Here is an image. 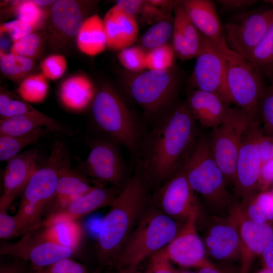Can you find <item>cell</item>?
I'll use <instances>...</instances> for the list:
<instances>
[{
	"mask_svg": "<svg viewBox=\"0 0 273 273\" xmlns=\"http://www.w3.org/2000/svg\"><path fill=\"white\" fill-rule=\"evenodd\" d=\"M255 273H273V269L264 267Z\"/></svg>",
	"mask_w": 273,
	"mask_h": 273,
	"instance_id": "cell-55",
	"label": "cell"
},
{
	"mask_svg": "<svg viewBox=\"0 0 273 273\" xmlns=\"http://www.w3.org/2000/svg\"><path fill=\"white\" fill-rule=\"evenodd\" d=\"M11 6L17 19L32 27L35 31L42 28L48 20L49 13L33 0L19 1L17 5Z\"/></svg>",
	"mask_w": 273,
	"mask_h": 273,
	"instance_id": "cell-36",
	"label": "cell"
},
{
	"mask_svg": "<svg viewBox=\"0 0 273 273\" xmlns=\"http://www.w3.org/2000/svg\"><path fill=\"white\" fill-rule=\"evenodd\" d=\"M200 208L191 214L175 237L165 247L171 261L183 267L200 269L216 266L208 259L204 243L197 230Z\"/></svg>",
	"mask_w": 273,
	"mask_h": 273,
	"instance_id": "cell-18",
	"label": "cell"
},
{
	"mask_svg": "<svg viewBox=\"0 0 273 273\" xmlns=\"http://www.w3.org/2000/svg\"><path fill=\"white\" fill-rule=\"evenodd\" d=\"M152 189L143 176L135 171L121 190L99 229L96 273L112 266L125 242L152 204Z\"/></svg>",
	"mask_w": 273,
	"mask_h": 273,
	"instance_id": "cell-2",
	"label": "cell"
},
{
	"mask_svg": "<svg viewBox=\"0 0 273 273\" xmlns=\"http://www.w3.org/2000/svg\"><path fill=\"white\" fill-rule=\"evenodd\" d=\"M155 190L152 195L153 203L165 214L178 222H185L200 206L199 199L187 178L183 164Z\"/></svg>",
	"mask_w": 273,
	"mask_h": 273,
	"instance_id": "cell-15",
	"label": "cell"
},
{
	"mask_svg": "<svg viewBox=\"0 0 273 273\" xmlns=\"http://www.w3.org/2000/svg\"><path fill=\"white\" fill-rule=\"evenodd\" d=\"M180 83V75L172 68L166 71L149 70L130 79L126 89L146 117L154 121L174 105Z\"/></svg>",
	"mask_w": 273,
	"mask_h": 273,
	"instance_id": "cell-7",
	"label": "cell"
},
{
	"mask_svg": "<svg viewBox=\"0 0 273 273\" xmlns=\"http://www.w3.org/2000/svg\"><path fill=\"white\" fill-rule=\"evenodd\" d=\"M171 262L164 247L149 258L148 269L152 273H182L176 269Z\"/></svg>",
	"mask_w": 273,
	"mask_h": 273,
	"instance_id": "cell-45",
	"label": "cell"
},
{
	"mask_svg": "<svg viewBox=\"0 0 273 273\" xmlns=\"http://www.w3.org/2000/svg\"><path fill=\"white\" fill-rule=\"evenodd\" d=\"M175 56L172 44L166 43L149 50L146 58V68L157 71L169 70L173 66Z\"/></svg>",
	"mask_w": 273,
	"mask_h": 273,
	"instance_id": "cell-40",
	"label": "cell"
},
{
	"mask_svg": "<svg viewBox=\"0 0 273 273\" xmlns=\"http://www.w3.org/2000/svg\"><path fill=\"white\" fill-rule=\"evenodd\" d=\"M147 52L140 46H131L119 52L118 59L120 63L127 70L139 72L147 69Z\"/></svg>",
	"mask_w": 273,
	"mask_h": 273,
	"instance_id": "cell-41",
	"label": "cell"
},
{
	"mask_svg": "<svg viewBox=\"0 0 273 273\" xmlns=\"http://www.w3.org/2000/svg\"><path fill=\"white\" fill-rule=\"evenodd\" d=\"M197 273H233L228 270H225L218 267H205L198 269Z\"/></svg>",
	"mask_w": 273,
	"mask_h": 273,
	"instance_id": "cell-53",
	"label": "cell"
},
{
	"mask_svg": "<svg viewBox=\"0 0 273 273\" xmlns=\"http://www.w3.org/2000/svg\"><path fill=\"white\" fill-rule=\"evenodd\" d=\"M273 181V160L262 165L259 185L266 188Z\"/></svg>",
	"mask_w": 273,
	"mask_h": 273,
	"instance_id": "cell-50",
	"label": "cell"
},
{
	"mask_svg": "<svg viewBox=\"0 0 273 273\" xmlns=\"http://www.w3.org/2000/svg\"><path fill=\"white\" fill-rule=\"evenodd\" d=\"M39 7L43 8L44 7L52 6L55 2L54 0H33Z\"/></svg>",
	"mask_w": 273,
	"mask_h": 273,
	"instance_id": "cell-54",
	"label": "cell"
},
{
	"mask_svg": "<svg viewBox=\"0 0 273 273\" xmlns=\"http://www.w3.org/2000/svg\"><path fill=\"white\" fill-rule=\"evenodd\" d=\"M259 115L263 123V132L273 137V83L266 85L259 102Z\"/></svg>",
	"mask_w": 273,
	"mask_h": 273,
	"instance_id": "cell-43",
	"label": "cell"
},
{
	"mask_svg": "<svg viewBox=\"0 0 273 273\" xmlns=\"http://www.w3.org/2000/svg\"><path fill=\"white\" fill-rule=\"evenodd\" d=\"M247 60L257 68L264 78L273 82V20Z\"/></svg>",
	"mask_w": 273,
	"mask_h": 273,
	"instance_id": "cell-31",
	"label": "cell"
},
{
	"mask_svg": "<svg viewBox=\"0 0 273 273\" xmlns=\"http://www.w3.org/2000/svg\"><path fill=\"white\" fill-rule=\"evenodd\" d=\"M138 273H152V272L150 270H149V269H147L146 270H145L144 272H140L139 271Z\"/></svg>",
	"mask_w": 273,
	"mask_h": 273,
	"instance_id": "cell-57",
	"label": "cell"
},
{
	"mask_svg": "<svg viewBox=\"0 0 273 273\" xmlns=\"http://www.w3.org/2000/svg\"><path fill=\"white\" fill-rule=\"evenodd\" d=\"M107 48L119 51L132 46L139 35L136 18L117 5L111 7L103 18Z\"/></svg>",
	"mask_w": 273,
	"mask_h": 273,
	"instance_id": "cell-25",
	"label": "cell"
},
{
	"mask_svg": "<svg viewBox=\"0 0 273 273\" xmlns=\"http://www.w3.org/2000/svg\"><path fill=\"white\" fill-rule=\"evenodd\" d=\"M91 2L57 0L51 6L47 38L52 49L60 51L76 41Z\"/></svg>",
	"mask_w": 273,
	"mask_h": 273,
	"instance_id": "cell-13",
	"label": "cell"
},
{
	"mask_svg": "<svg viewBox=\"0 0 273 273\" xmlns=\"http://www.w3.org/2000/svg\"><path fill=\"white\" fill-rule=\"evenodd\" d=\"M106 184L96 185L92 190L65 207L55 212L42 221L41 226L74 220L86 216L93 211L106 206H111L121 189Z\"/></svg>",
	"mask_w": 273,
	"mask_h": 273,
	"instance_id": "cell-21",
	"label": "cell"
},
{
	"mask_svg": "<svg viewBox=\"0 0 273 273\" xmlns=\"http://www.w3.org/2000/svg\"><path fill=\"white\" fill-rule=\"evenodd\" d=\"M79 169L89 178L122 189L130 177L117 142L107 136L96 139Z\"/></svg>",
	"mask_w": 273,
	"mask_h": 273,
	"instance_id": "cell-11",
	"label": "cell"
},
{
	"mask_svg": "<svg viewBox=\"0 0 273 273\" xmlns=\"http://www.w3.org/2000/svg\"><path fill=\"white\" fill-rule=\"evenodd\" d=\"M17 115H25L36 118L41 121L45 127L53 130L55 132H59L69 135L73 132L70 126L64 125L36 110L19 95L1 87V118Z\"/></svg>",
	"mask_w": 273,
	"mask_h": 273,
	"instance_id": "cell-27",
	"label": "cell"
},
{
	"mask_svg": "<svg viewBox=\"0 0 273 273\" xmlns=\"http://www.w3.org/2000/svg\"><path fill=\"white\" fill-rule=\"evenodd\" d=\"M55 132L46 127H41L33 132L21 136L0 135V161H8L19 154L25 147L34 143L47 134Z\"/></svg>",
	"mask_w": 273,
	"mask_h": 273,
	"instance_id": "cell-33",
	"label": "cell"
},
{
	"mask_svg": "<svg viewBox=\"0 0 273 273\" xmlns=\"http://www.w3.org/2000/svg\"><path fill=\"white\" fill-rule=\"evenodd\" d=\"M35 31L31 26L16 19L2 23L0 26V34H9L13 42L18 40Z\"/></svg>",
	"mask_w": 273,
	"mask_h": 273,
	"instance_id": "cell-46",
	"label": "cell"
},
{
	"mask_svg": "<svg viewBox=\"0 0 273 273\" xmlns=\"http://www.w3.org/2000/svg\"><path fill=\"white\" fill-rule=\"evenodd\" d=\"M183 166L192 189L202 200L201 209L209 215L228 216L236 199L228 190L225 176L211 153L207 136L198 135Z\"/></svg>",
	"mask_w": 273,
	"mask_h": 273,
	"instance_id": "cell-3",
	"label": "cell"
},
{
	"mask_svg": "<svg viewBox=\"0 0 273 273\" xmlns=\"http://www.w3.org/2000/svg\"><path fill=\"white\" fill-rule=\"evenodd\" d=\"M92 112L97 127L134 156L145 132L119 93L108 84L102 85L92 103Z\"/></svg>",
	"mask_w": 273,
	"mask_h": 273,
	"instance_id": "cell-5",
	"label": "cell"
},
{
	"mask_svg": "<svg viewBox=\"0 0 273 273\" xmlns=\"http://www.w3.org/2000/svg\"><path fill=\"white\" fill-rule=\"evenodd\" d=\"M35 68L34 60L0 51V70L5 77L13 81H20L31 72Z\"/></svg>",
	"mask_w": 273,
	"mask_h": 273,
	"instance_id": "cell-34",
	"label": "cell"
},
{
	"mask_svg": "<svg viewBox=\"0 0 273 273\" xmlns=\"http://www.w3.org/2000/svg\"><path fill=\"white\" fill-rule=\"evenodd\" d=\"M37 230L26 233L14 243L1 241L0 255L29 261L35 270L44 269L73 255L72 249L42 238Z\"/></svg>",
	"mask_w": 273,
	"mask_h": 273,
	"instance_id": "cell-16",
	"label": "cell"
},
{
	"mask_svg": "<svg viewBox=\"0 0 273 273\" xmlns=\"http://www.w3.org/2000/svg\"><path fill=\"white\" fill-rule=\"evenodd\" d=\"M46 39L47 38L45 32H32L13 42L10 53L34 60L42 53Z\"/></svg>",
	"mask_w": 273,
	"mask_h": 273,
	"instance_id": "cell-39",
	"label": "cell"
},
{
	"mask_svg": "<svg viewBox=\"0 0 273 273\" xmlns=\"http://www.w3.org/2000/svg\"><path fill=\"white\" fill-rule=\"evenodd\" d=\"M81 53L89 56L100 54L107 48L103 19L97 14L87 17L84 21L76 39Z\"/></svg>",
	"mask_w": 273,
	"mask_h": 273,
	"instance_id": "cell-29",
	"label": "cell"
},
{
	"mask_svg": "<svg viewBox=\"0 0 273 273\" xmlns=\"http://www.w3.org/2000/svg\"><path fill=\"white\" fill-rule=\"evenodd\" d=\"M100 184L104 183L89 178L79 168H72L67 155L59 170L56 191L45 206L42 215L47 217L65 207Z\"/></svg>",
	"mask_w": 273,
	"mask_h": 273,
	"instance_id": "cell-19",
	"label": "cell"
},
{
	"mask_svg": "<svg viewBox=\"0 0 273 273\" xmlns=\"http://www.w3.org/2000/svg\"><path fill=\"white\" fill-rule=\"evenodd\" d=\"M173 32V19L166 18L156 22L149 28L141 37L143 47L148 50L168 43L172 37Z\"/></svg>",
	"mask_w": 273,
	"mask_h": 273,
	"instance_id": "cell-38",
	"label": "cell"
},
{
	"mask_svg": "<svg viewBox=\"0 0 273 273\" xmlns=\"http://www.w3.org/2000/svg\"><path fill=\"white\" fill-rule=\"evenodd\" d=\"M240 205L244 215L253 222L263 223L273 220L272 192L255 194Z\"/></svg>",
	"mask_w": 273,
	"mask_h": 273,
	"instance_id": "cell-32",
	"label": "cell"
},
{
	"mask_svg": "<svg viewBox=\"0 0 273 273\" xmlns=\"http://www.w3.org/2000/svg\"><path fill=\"white\" fill-rule=\"evenodd\" d=\"M30 229L18 220L14 216L9 215L5 210L0 211L1 240H10L31 232Z\"/></svg>",
	"mask_w": 273,
	"mask_h": 273,
	"instance_id": "cell-44",
	"label": "cell"
},
{
	"mask_svg": "<svg viewBox=\"0 0 273 273\" xmlns=\"http://www.w3.org/2000/svg\"><path fill=\"white\" fill-rule=\"evenodd\" d=\"M230 213L236 222L241 242L240 273H249L254 258L261 255L266 246L273 240V227L268 222L258 223L246 218L237 200Z\"/></svg>",
	"mask_w": 273,
	"mask_h": 273,
	"instance_id": "cell-20",
	"label": "cell"
},
{
	"mask_svg": "<svg viewBox=\"0 0 273 273\" xmlns=\"http://www.w3.org/2000/svg\"><path fill=\"white\" fill-rule=\"evenodd\" d=\"M66 156L64 145L55 143L49 157L42 165L37 166L21 194L14 216L32 231L41 226L43 209L56 191L59 170Z\"/></svg>",
	"mask_w": 273,
	"mask_h": 273,
	"instance_id": "cell-6",
	"label": "cell"
},
{
	"mask_svg": "<svg viewBox=\"0 0 273 273\" xmlns=\"http://www.w3.org/2000/svg\"><path fill=\"white\" fill-rule=\"evenodd\" d=\"M38 151L32 149L19 153L7 163L4 175V191L0 198V211H7L13 201L22 194L38 165Z\"/></svg>",
	"mask_w": 273,
	"mask_h": 273,
	"instance_id": "cell-22",
	"label": "cell"
},
{
	"mask_svg": "<svg viewBox=\"0 0 273 273\" xmlns=\"http://www.w3.org/2000/svg\"><path fill=\"white\" fill-rule=\"evenodd\" d=\"M39 68L40 72L48 79L56 80L65 73L67 68V61L63 55L51 54L40 61Z\"/></svg>",
	"mask_w": 273,
	"mask_h": 273,
	"instance_id": "cell-42",
	"label": "cell"
},
{
	"mask_svg": "<svg viewBox=\"0 0 273 273\" xmlns=\"http://www.w3.org/2000/svg\"><path fill=\"white\" fill-rule=\"evenodd\" d=\"M42 270L46 273H88L84 265L71 257L61 258Z\"/></svg>",
	"mask_w": 273,
	"mask_h": 273,
	"instance_id": "cell-47",
	"label": "cell"
},
{
	"mask_svg": "<svg viewBox=\"0 0 273 273\" xmlns=\"http://www.w3.org/2000/svg\"><path fill=\"white\" fill-rule=\"evenodd\" d=\"M43 126L45 127L41 121L28 116L17 115L1 118L0 135L10 137L23 136Z\"/></svg>",
	"mask_w": 273,
	"mask_h": 273,
	"instance_id": "cell-35",
	"label": "cell"
},
{
	"mask_svg": "<svg viewBox=\"0 0 273 273\" xmlns=\"http://www.w3.org/2000/svg\"><path fill=\"white\" fill-rule=\"evenodd\" d=\"M152 204L130 234L111 267L115 273H138L140 264L166 246L179 230V223Z\"/></svg>",
	"mask_w": 273,
	"mask_h": 273,
	"instance_id": "cell-4",
	"label": "cell"
},
{
	"mask_svg": "<svg viewBox=\"0 0 273 273\" xmlns=\"http://www.w3.org/2000/svg\"><path fill=\"white\" fill-rule=\"evenodd\" d=\"M271 83H273V82Z\"/></svg>",
	"mask_w": 273,
	"mask_h": 273,
	"instance_id": "cell-59",
	"label": "cell"
},
{
	"mask_svg": "<svg viewBox=\"0 0 273 273\" xmlns=\"http://www.w3.org/2000/svg\"><path fill=\"white\" fill-rule=\"evenodd\" d=\"M48 79L41 73H31L22 79L17 93L28 102H39L47 95Z\"/></svg>",
	"mask_w": 273,
	"mask_h": 273,
	"instance_id": "cell-37",
	"label": "cell"
},
{
	"mask_svg": "<svg viewBox=\"0 0 273 273\" xmlns=\"http://www.w3.org/2000/svg\"><path fill=\"white\" fill-rule=\"evenodd\" d=\"M187 16L201 33L218 48L226 45L223 27L215 2L210 0L180 1Z\"/></svg>",
	"mask_w": 273,
	"mask_h": 273,
	"instance_id": "cell-23",
	"label": "cell"
},
{
	"mask_svg": "<svg viewBox=\"0 0 273 273\" xmlns=\"http://www.w3.org/2000/svg\"><path fill=\"white\" fill-rule=\"evenodd\" d=\"M39 235L43 239L68 247L74 252L78 248L83 236V230L77 220L63 222L39 228Z\"/></svg>",
	"mask_w": 273,
	"mask_h": 273,
	"instance_id": "cell-30",
	"label": "cell"
},
{
	"mask_svg": "<svg viewBox=\"0 0 273 273\" xmlns=\"http://www.w3.org/2000/svg\"><path fill=\"white\" fill-rule=\"evenodd\" d=\"M180 1L173 8V32L172 47L180 60L196 58L203 50L206 38L190 20L180 4Z\"/></svg>",
	"mask_w": 273,
	"mask_h": 273,
	"instance_id": "cell-24",
	"label": "cell"
},
{
	"mask_svg": "<svg viewBox=\"0 0 273 273\" xmlns=\"http://www.w3.org/2000/svg\"><path fill=\"white\" fill-rule=\"evenodd\" d=\"M197 220L200 222V237L208 259L222 264V269L239 273L232 265L237 261L241 264L242 245L236 222L231 213L226 217H217L206 214L200 208Z\"/></svg>",
	"mask_w": 273,
	"mask_h": 273,
	"instance_id": "cell-9",
	"label": "cell"
},
{
	"mask_svg": "<svg viewBox=\"0 0 273 273\" xmlns=\"http://www.w3.org/2000/svg\"><path fill=\"white\" fill-rule=\"evenodd\" d=\"M259 146L262 164L273 160V137L263 134Z\"/></svg>",
	"mask_w": 273,
	"mask_h": 273,
	"instance_id": "cell-49",
	"label": "cell"
},
{
	"mask_svg": "<svg viewBox=\"0 0 273 273\" xmlns=\"http://www.w3.org/2000/svg\"><path fill=\"white\" fill-rule=\"evenodd\" d=\"M182 273H197L196 272H193V271H183Z\"/></svg>",
	"mask_w": 273,
	"mask_h": 273,
	"instance_id": "cell-58",
	"label": "cell"
},
{
	"mask_svg": "<svg viewBox=\"0 0 273 273\" xmlns=\"http://www.w3.org/2000/svg\"><path fill=\"white\" fill-rule=\"evenodd\" d=\"M26 273H46L42 269L40 270H35L32 272H27Z\"/></svg>",
	"mask_w": 273,
	"mask_h": 273,
	"instance_id": "cell-56",
	"label": "cell"
},
{
	"mask_svg": "<svg viewBox=\"0 0 273 273\" xmlns=\"http://www.w3.org/2000/svg\"><path fill=\"white\" fill-rule=\"evenodd\" d=\"M24 265L18 260L3 264L0 266V273H26Z\"/></svg>",
	"mask_w": 273,
	"mask_h": 273,
	"instance_id": "cell-51",
	"label": "cell"
},
{
	"mask_svg": "<svg viewBox=\"0 0 273 273\" xmlns=\"http://www.w3.org/2000/svg\"><path fill=\"white\" fill-rule=\"evenodd\" d=\"M263 134L258 120L251 121L240 146L235 170V198L242 202L255 194L259 184L262 161L259 141Z\"/></svg>",
	"mask_w": 273,
	"mask_h": 273,
	"instance_id": "cell-12",
	"label": "cell"
},
{
	"mask_svg": "<svg viewBox=\"0 0 273 273\" xmlns=\"http://www.w3.org/2000/svg\"><path fill=\"white\" fill-rule=\"evenodd\" d=\"M272 20L273 7L265 11H244L237 14L223 26L226 45L247 59Z\"/></svg>",
	"mask_w": 273,
	"mask_h": 273,
	"instance_id": "cell-14",
	"label": "cell"
},
{
	"mask_svg": "<svg viewBox=\"0 0 273 273\" xmlns=\"http://www.w3.org/2000/svg\"><path fill=\"white\" fill-rule=\"evenodd\" d=\"M219 49L233 103L245 111L252 120H258L260 99L266 86L264 78L254 65L227 45Z\"/></svg>",
	"mask_w": 273,
	"mask_h": 273,
	"instance_id": "cell-8",
	"label": "cell"
},
{
	"mask_svg": "<svg viewBox=\"0 0 273 273\" xmlns=\"http://www.w3.org/2000/svg\"><path fill=\"white\" fill-rule=\"evenodd\" d=\"M261 255L265 267L273 269V240L266 246Z\"/></svg>",
	"mask_w": 273,
	"mask_h": 273,
	"instance_id": "cell-52",
	"label": "cell"
},
{
	"mask_svg": "<svg viewBox=\"0 0 273 273\" xmlns=\"http://www.w3.org/2000/svg\"><path fill=\"white\" fill-rule=\"evenodd\" d=\"M221 10L223 12L240 11L242 12L246 9L255 5L258 1L255 0H217Z\"/></svg>",
	"mask_w": 273,
	"mask_h": 273,
	"instance_id": "cell-48",
	"label": "cell"
},
{
	"mask_svg": "<svg viewBox=\"0 0 273 273\" xmlns=\"http://www.w3.org/2000/svg\"><path fill=\"white\" fill-rule=\"evenodd\" d=\"M96 93L93 82L83 74L69 76L62 82L59 88V97L63 104L76 111L92 104Z\"/></svg>",
	"mask_w": 273,
	"mask_h": 273,
	"instance_id": "cell-28",
	"label": "cell"
},
{
	"mask_svg": "<svg viewBox=\"0 0 273 273\" xmlns=\"http://www.w3.org/2000/svg\"><path fill=\"white\" fill-rule=\"evenodd\" d=\"M185 101L196 121L211 128L222 123L231 108L216 94L197 89L190 90Z\"/></svg>",
	"mask_w": 273,
	"mask_h": 273,
	"instance_id": "cell-26",
	"label": "cell"
},
{
	"mask_svg": "<svg viewBox=\"0 0 273 273\" xmlns=\"http://www.w3.org/2000/svg\"><path fill=\"white\" fill-rule=\"evenodd\" d=\"M192 89L213 93L225 103H233L226 80L225 63L220 49L206 39L204 47L196 57L189 79Z\"/></svg>",
	"mask_w": 273,
	"mask_h": 273,
	"instance_id": "cell-17",
	"label": "cell"
},
{
	"mask_svg": "<svg viewBox=\"0 0 273 273\" xmlns=\"http://www.w3.org/2000/svg\"><path fill=\"white\" fill-rule=\"evenodd\" d=\"M251 121L248 114L241 108L231 107L222 123L211 128L207 136L211 153L228 185H234L239 149Z\"/></svg>",
	"mask_w": 273,
	"mask_h": 273,
	"instance_id": "cell-10",
	"label": "cell"
},
{
	"mask_svg": "<svg viewBox=\"0 0 273 273\" xmlns=\"http://www.w3.org/2000/svg\"><path fill=\"white\" fill-rule=\"evenodd\" d=\"M186 101L174 105L145 132L134 155L135 171L156 189L181 166L198 136Z\"/></svg>",
	"mask_w": 273,
	"mask_h": 273,
	"instance_id": "cell-1",
	"label": "cell"
}]
</instances>
